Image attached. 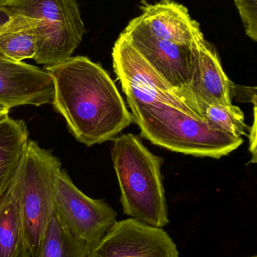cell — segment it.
Here are the masks:
<instances>
[{
    "mask_svg": "<svg viewBox=\"0 0 257 257\" xmlns=\"http://www.w3.org/2000/svg\"><path fill=\"white\" fill-rule=\"evenodd\" d=\"M46 71L55 87L54 109L79 142L89 147L112 141L133 121L109 73L87 57H71Z\"/></svg>",
    "mask_w": 257,
    "mask_h": 257,
    "instance_id": "obj_1",
    "label": "cell"
},
{
    "mask_svg": "<svg viewBox=\"0 0 257 257\" xmlns=\"http://www.w3.org/2000/svg\"><path fill=\"white\" fill-rule=\"evenodd\" d=\"M111 157L121 190L123 212L151 226L169 223L165 198L163 158L150 151L141 138L124 134L113 140Z\"/></svg>",
    "mask_w": 257,
    "mask_h": 257,
    "instance_id": "obj_2",
    "label": "cell"
},
{
    "mask_svg": "<svg viewBox=\"0 0 257 257\" xmlns=\"http://www.w3.org/2000/svg\"><path fill=\"white\" fill-rule=\"evenodd\" d=\"M129 106L141 136L175 153L220 159L243 144L241 137L214 130L204 120L198 121L167 105Z\"/></svg>",
    "mask_w": 257,
    "mask_h": 257,
    "instance_id": "obj_3",
    "label": "cell"
},
{
    "mask_svg": "<svg viewBox=\"0 0 257 257\" xmlns=\"http://www.w3.org/2000/svg\"><path fill=\"white\" fill-rule=\"evenodd\" d=\"M0 13L31 19L37 40L34 60L46 67L71 58L85 34L75 0H5L0 1Z\"/></svg>",
    "mask_w": 257,
    "mask_h": 257,
    "instance_id": "obj_4",
    "label": "cell"
},
{
    "mask_svg": "<svg viewBox=\"0 0 257 257\" xmlns=\"http://www.w3.org/2000/svg\"><path fill=\"white\" fill-rule=\"evenodd\" d=\"M61 170L59 159L29 140L16 175L25 244L31 257L38 255L45 231L55 212V182Z\"/></svg>",
    "mask_w": 257,
    "mask_h": 257,
    "instance_id": "obj_5",
    "label": "cell"
},
{
    "mask_svg": "<svg viewBox=\"0 0 257 257\" xmlns=\"http://www.w3.org/2000/svg\"><path fill=\"white\" fill-rule=\"evenodd\" d=\"M112 56L114 72L128 105H167L198 121H204L121 34L114 44Z\"/></svg>",
    "mask_w": 257,
    "mask_h": 257,
    "instance_id": "obj_6",
    "label": "cell"
},
{
    "mask_svg": "<svg viewBox=\"0 0 257 257\" xmlns=\"http://www.w3.org/2000/svg\"><path fill=\"white\" fill-rule=\"evenodd\" d=\"M55 210L73 236L91 245L117 222L116 212L107 203L81 192L63 169L55 182Z\"/></svg>",
    "mask_w": 257,
    "mask_h": 257,
    "instance_id": "obj_7",
    "label": "cell"
},
{
    "mask_svg": "<svg viewBox=\"0 0 257 257\" xmlns=\"http://www.w3.org/2000/svg\"><path fill=\"white\" fill-rule=\"evenodd\" d=\"M121 34L146 58L155 70L178 91L184 103L202 118L196 103L189 93L191 47L156 38L140 16L132 19Z\"/></svg>",
    "mask_w": 257,
    "mask_h": 257,
    "instance_id": "obj_8",
    "label": "cell"
},
{
    "mask_svg": "<svg viewBox=\"0 0 257 257\" xmlns=\"http://www.w3.org/2000/svg\"><path fill=\"white\" fill-rule=\"evenodd\" d=\"M89 257H179V252L165 230L130 218L117 221L91 245Z\"/></svg>",
    "mask_w": 257,
    "mask_h": 257,
    "instance_id": "obj_9",
    "label": "cell"
},
{
    "mask_svg": "<svg viewBox=\"0 0 257 257\" xmlns=\"http://www.w3.org/2000/svg\"><path fill=\"white\" fill-rule=\"evenodd\" d=\"M55 87L46 70L0 55V103L11 109L22 105L52 103Z\"/></svg>",
    "mask_w": 257,
    "mask_h": 257,
    "instance_id": "obj_10",
    "label": "cell"
},
{
    "mask_svg": "<svg viewBox=\"0 0 257 257\" xmlns=\"http://www.w3.org/2000/svg\"><path fill=\"white\" fill-rule=\"evenodd\" d=\"M189 93L198 105L231 103V85L222 69L216 49L201 35L191 46Z\"/></svg>",
    "mask_w": 257,
    "mask_h": 257,
    "instance_id": "obj_11",
    "label": "cell"
},
{
    "mask_svg": "<svg viewBox=\"0 0 257 257\" xmlns=\"http://www.w3.org/2000/svg\"><path fill=\"white\" fill-rule=\"evenodd\" d=\"M141 10V20L156 38L190 48L203 34L199 24L192 19L187 8L174 1L144 3Z\"/></svg>",
    "mask_w": 257,
    "mask_h": 257,
    "instance_id": "obj_12",
    "label": "cell"
},
{
    "mask_svg": "<svg viewBox=\"0 0 257 257\" xmlns=\"http://www.w3.org/2000/svg\"><path fill=\"white\" fill-rule=\"evenodd\" d=\"M16 174L10 186L0 197V257H22L28 250Z\"/></svg>",
    "mask_w": 257,
    "mask_h": 257,
    "instance_id": "obj_13",
    "label": "cell"
},
{
    "mask_svg": "<svg viewBox=\"0 0 257 257\" xmlns=\"http://www.w3.org/2000/svg\"><path fill=\"white\" fill-rule=\"evenodd\" d=\"M23 120L9 117L0 122V197L7 191L17 171L29 141Z\"/></svg>",
    "mask_w": 257,
    "mask_h": 257,
    "instance_id": "obj_14",
    "label": "cell"
},
{
    "mask_svg": "<svg viewBox=\"0 0 257 257\" xmlns=\"http://www.w3.org/2000/svg\"><path fill=\"white\" fill-rule=\"evenodd\" d=\"M37 40L30 18L22 15L8 16L0 25V55L16 62L34 59Z\"/></svg>",
    "mask_w": 257,
    "mask_h": 257,
    "instance_id": "obj_15",
    "label": "cell"
},
{
    "mask_svg": "<svg viewBox=\"0 0 257 257\" xmlns=\"http://www.w3.org/2000/svg\"><path fill=\"white\" fill-rule=\"evenodd\" d=\"M91 244L76 238L54 212L42 239L37 257H89Z\"/></svg>",
    "mask_w": 257,
    "mask_h": 257,
    "instance_id": "obj_16",
    "label": "cell"
},
{
    "mask_svg": "<svg viewBox=\"0 0 257 257\" xmlns=\"http://www.w3.org/2000/svg\"><path fill=\"white\" fill-rule=\"evenodd\" d=\"M198 111L211 128L235 137L248 136L249 127L244 121V115L234 105H198Z\"/></svg>",
    "mask_w": 257,
    "mask_h": 257,
    "instance_id": "obj_17",
    "label": "cell"
},
{
    "mask_svg": "<svg viewBox=\"0 0 257 257\" xmlns=\"http://www.w3.org/2000/svg\"><path fill=\"white\" fill-rule=\"evenodd\" d=\"M236 8L240 14L246 35L257 40V1L256 0H235Z\"/></svg>",
    "mask_w": 257,
    "mask_h": 257,
    "instance_id": "obj_18",
    "label": "cell"
},
{
    "mask_svg": "<svg viewBox=\"0 0 257 257\" xmlns=\"http://www.w3.org/2000/svg\"><path fill=\"white\" fill-rule=\"evenodd\" d=\"M231 92V97H236L237 100L257 104L256 87L242 86L232 83Z\"/></svg>",
    "mask_w": 257,
    "mask_h": 257,
    "instance_id": "obj_19",
    "label": "cell"
},
{
    "mask_svg": "<svg viewBox=\"0 0 257 257\" xmlns=\"http://www.w3.org/2000/svg\"><path fill=\"white\" fill-rule=\"evenodd\" d=\"M256 106L257 104L253 105V122L252 126L249 127L248 130L249 132V151L252 155V159H251L249 163H256L257 162V143H256V133H257V120H256Z\"/></svg>",
    "mask_w": 257,
    "mask_h": 257,
    "instance_id": "obj_20",
    "label": "cell"
},
{
    "mask_svg": "<svg viewBox=\"0 0 257 257\" xmlns=\"http://www.w3.org/2000/svg\"><path fill=\"white\" fill-rule=\"evenodd\" d=\"M10 110L8 108L0 103V122H3L9 118Z\"/></svg>",
    "mask_w": 257,
    "mask_h": 257,
    "instance_id": "obj_21",
    "label": "cell"
},
{
    "mask_svg": "<svg viewBox=\"0 0 257 257\" xmlns=\"http://www.w3.org/2000/svg\"><path fill=\"white\" fill-rule=\"evenodd\" d=\"M22 257H31L29 250L25 251V253L23 254V255H22Z\"/></svg>",
    "mask_w": 257,
    "mask_h": 257,
    "instance_id": "obj_22",
    "label": "cell"
},
{
    "mask_svg": "<svg viewBox=\"0 0 257 257\" xmlns=\"http://www.w3.org/2000/svg\"><path fill=\"white\" fill-rule=\"evenodd\" d=\"M249 257H257L256 255H252V256H249Z\"/></svg>",
    "mask_w": 257,
    "mask_h": 257,
    "instance_id": "obj_23",
    "label": "cell"
}]
</instances>
